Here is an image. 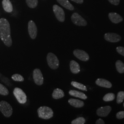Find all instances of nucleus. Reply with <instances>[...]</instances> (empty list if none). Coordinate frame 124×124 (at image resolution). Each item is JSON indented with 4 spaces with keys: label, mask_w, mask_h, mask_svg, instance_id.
Wrapping results in <instances>:
<instances>
[{
    "label": "nucleus",
    "mask_w": 124,
    "mask_h": 124,
    "mask_svg": "<svg viewBox=\"0 0 124 124\" xmlns=\"http://www.w3.org/2000/svg\"><path fill=\"white\" fill-rule=\"evenodd\" d=\"M123 106H124V104H123Z\"/></svg>",
    "instance_id": "72a5a7b5"
},
{
    "label": "nucleus",
    "mask_w": 124,
    "mask_h": 124,
    "mask_svg": "<svg viewBox=\"0 0 124 124\" xmlns=\"http://www.w3.org/2000/svg\"><path fill=\"white\" fill-rule=\"evenodd\" d=\"M96 84L99 86L105 87L107 88H110L112 86L110 82L102 78H98L96 80Z\"/></svg>",
    "instance_id": "4468645a"
},
{
    "label": "nucleus",
    "mask_w": 124,
    "mask_h": 124,
    "mask_svg": "<svg viewBox=\"0 0 124 124\" xmlns=\"http://www.w3.org/2000/svg\"><path fill=\"white\" fill-rule=\"evenodd\" d=\"M26 2L28 6L31 8H36L38 3V0H26Z\"/></svg>",
    "instance_id": "5701e85b"
},
{
    "label": "nucleus",
    "mask_w": 124,
    "mask_h": 124,
    "mask_svg": "<svg viewBox=\"0 0 124 124\" xmlns=\"http://www.w3.org/2000/svg\"><path fill=\"white\" fill-rule=\"evenodd\" d=\"M96 124H104L105 122L103 120L101 119H98L96 122Z\"/></svg>",
    "instance_id": "2f4dec72"
},
{
    "label": "nucleus",
    "mask_w": 124,
    "mask_h": 124,
    "mask_svg": "<svg viewBox=\"0 0 124 124\" xmlns=\"http://www.w3.org/2000/svg\"><path fill=\"white\" fill-rule=\"evenodd\" d=\"M109 2L114 5H118L120 3V0H108Z\"/></svg>",
    "instance_id": "7c9ffc66"
},
{
    "label": "nucleus",
    "mask_w": 124,
    "mask_h": 124,
    "mask_svg": "<svg viewBox=\"0 0 124 124\" xmlns=\"http://www.w3.org/2000/svg\"><path fill=\"white\" fill-rule=\"evenodd\" d=\"M68 102L72 106L75 108H82L84 106V102L78 99L71 98L68 100Z\"/></svg>",
    "instance_id": "dca6fc26"
},
{
    "label": "nucleus",
    "mask_w": 124,
    "mask_h": 124,
    "mask_svg": "<svg viewBox=\"0 0 124 124\" xmlns=\"http://www.w3.org/2000/svg\"><path fill=\"white\" fill-rule=\"evenodd\" d=\"M116 51L120 55L124 56V47L122 46H118L116 48Z\"/></svg>",
    "instance_id": "c85d7f7f"
},
{
    "label": "nucleus",
    "mask_w": 124,
    "mask_h": 124,
    "mask_svg": "<svg viewBox=\"0 0 124 124\" xmlns=\"http://www.w3.org/2000/svg\"><path fill=\"white\" fill-rule=\"evenodd\" d=\"M53 12L58 20L61 22H63L65 20V13L63 10L57 5L53 6Z\"/></svg>",
    "instance_id": "0eeeda50"
},
{
    "label": "nucleus",
    "mask_w": 124,
    "mask_h": 124,
    "mask_svg": "<svg viewBox=\"0 0 124 124\" xmlns=\"http://www.w3.org/2000/svg\"><path fill=\"white\" fill-rule=\"evenodd\" d=\"M71 0L78 4H82L84 1V0Z\"/></svg>",
    "instance_id": "473e14b6"
},
{
    "label": "nucleus",
    "mask_w": 124,
    "mask_h": 124,
    "mask_svg": "<svg viewBox=\"0 0 124 124\" xmlns=\"http://www.w3.org/2000/svg\"><path fill=\"white\" fill-rule=\"evenodd\" d=\"M115 98V95L113 93L106 94L103 98V100L106 102H109L113 101Z\"/></svg>",
    "instance_id": "b1692460"
},
{
    "label": "nucleus",
    "mask_w": 124,
    "mask_h": 124,
    "mask_svg": "<svg viewBox=\"0 0 124 124\" xmlns=\"http://www.w3.org/2000/svg\"><path fill=\"white\" fill-rule=\"evenodd\" d=\"M111 110L112 108L110 106L102 107L98 108L97 110V114L99 116L105 117L108 115Z\"/></svg>",
    "instance_id": "f8f14e48"
},
{
    "label": "nucleus",
    "mask_w": 124,
    "mask_h": 124,
    "mask_svg": "<svg viewBox=\"0 0 124 124\" xmlns=\"http://www.w3.org/2000/svg\"><path fill=\"white\" fill-rule=\"evenodd\" d=\"M124 99V92H120L117 94V103L118 104L121 103L123 101Z\"/></svg>",
    "instance_id": "cd10ccee"
},
{
    "label": "nucleus",
    "mask_w": 124,
    "mask_h": 124,
    "mask_svg": "<svg viewBox=\"0 0 124 124\" xmlns=\"http://www.w3.org/2000/svg\"><path fill=\"white\" fill-rule=\"evenodd\" d=\"M69 93L70 95L76 98H80L84 100L86 99L87 98V97L85 94L84 93L77 91L70 90Z\"/></svg>",
    "instance_id": "a211bd4d"
},
{
    "label": "nucleus",
    "mask_w": 124,
    "mask_h": 124,
    "mask_svg": "<svg viewBox=\"0 0 124 124\" xmlns=\"http://www.w3.org/2000/svg\"><path fill=\"white\" fill-rule=\"evenodd\" d=\"M116 117L118 119H122L124 118V111H120L117 113Z\"/></svg>",
    "instance_id": "c756f323"
},
{
    "label": "nucleus",
    "mask_w": 124,
    "mask_h": 124,
    "mask_svg": "<svg viewBox=\"0 0 124 124\" xmlns=\"http://www.w3.org/2000/svg\"><path fill=\"white\" fill-rule=\"evenodd\" d=\"M9 94V91L4 85L0 83V95L7 96Z\"/></svg>",
    "instance_id": "393cba45"
},
{
    "label": "nucleus",
    "mask_w": 124,
    "mask_h": 124,
    "mask_svg": "<svg viewBox=\"0 0 124 124\" xmlns=\"http://www.w3.org/2000/svg\"><path fill=\"white\" fill-rule=\"evenodd\" d=\"M71 84L73 86L75 87L76 88L79 89L80 90L84 91H87V88L85 85L79 82H77L76 81H72L71 82Z\"/></svg>",
    "instance_id": "4be33fe9"
},
{
    "label": "nucleus",
    "mask_w": 124,
    "mask_h": 124,
    "mask_svg": "<svg viewBox=\"0 0 124 124\" xmlns=\"http://www.w3.org/2000/svg\"><path fill=\"white\" fill-rule=\"evenodd\" d=\"M58 2L65 8L70 11L74 10V6L71 4L68 0H57Z\"/></svg>",
    "instance_id": "6ab92c4d"
},
{
    "label": "nucleus",
    "mask_w": 124,
    "mask_h": 124,
    "mask_svg": "<svg viewBox=\"0 0 124 124\" xmlns=\"http://www.w3.org/2000/svg\"><path fill=\"white\" fill-rule=\"evenodd\" d=\"M70 70L73 74H77L80 71V65L75 60H71L70 64Z\"/></svg>",
    "instance_id": "2eb2a0df"
},
{
    "label": "nucleus",
    "mask_w": 124,
    "mask_h": 124,
    "mask_svg": "<svg viewBox=\"0 0 124 124\" xmlns=\"http://www.w3.org/2000/svg\"><path fill=\"white\" fill-rule=\"evenodd\" d=\"M53 98L55 99H58L64 97L63 91L60 89L57 88L53 91L52 94Z\"/></svg>",
    "instance_id": "aec40b11"
},
{
    "label": "nucleus",
    "mask_w": 124,
    "mask_h": 124,
    "mask_svg": "<svg viewBox=\"0 0 124 124\" xmlns=\"http://www.w3.org/2000/svg\"><path fill=\"white\" fill-rule=\"evenodd\" d=\"M33 77L35 83L38 85H41L43 84L44 79L42 74L39 69H36L33 73Z\"/></svg>",
    "instance_id": "6e6552de"
},
{
    "label": "nucleus",
    "mask_w": 124,
    "mask_h": 124,
    "mask_svg": "<svg viewBox=\"0 0 124 124\" xmlns=\"http://www.w3.org/2000/svg\"><path fill=\"white\" fill-rule=\"evenodd\" d=\"M0 38L7 46L10 47L12 45L10 24L4 18L0 19Z\"/></svg>",
    "instance_id": "f257e3e1"
},
{
    "label": "nucleus",
    "mask_w": 124,
    "mask_h": 124,
    "mask_svg": "<svg viewBox=\"0 0 124 124\" xmlns=\"http://www.w3.org/2000/svg\"><path fill=\"white\" fill-rule=\"evenodd\" d=\"M85 120L83 117H79L73 120L71 122L72 124H84Z\"/></svg>",
    "instance_id": "bb28decb"
},
{
    "label": "nucleus",
    "mask_w": 124,
    "mask_h": 124,
    "mask_svg": "<svg viewBox=\"0 0 124 124\" xmlns=\"http://www.w3.org/2000/svg\"><path fill=\"white\" fill-rule=\"evenodd\" d=\"M108 18L112 22L115 23H118L123 21L122 17L118 13H110L108 14Z\"/></svg>",
    "instance_id": "ddd939ff"
},
{
    "label": "nucleus",
    "mask_w": 124,
    "mask_h": 124,
    "mask_svg": "<svg viewBox=\"0 0 124 124\" xmlns=\"http://www.w3.org/2000/svg\"><path fill=\"white\" fill-rule=\"evenodd\" d=\"M2 4L5 11L8 13H11L13 10V7L10 0H3Z\"/></svg>",
    "instance_id": "f3484780"
},
{
    "label": "nucleus",
    "mask_w": 124,
    "mask_h": 124,
    "mask_svg": "<svg viewBox=\"0 0 124 124\" xmlns=\"http://www.w3.org/2000/svg\"><path fill=\"white\" fill-rule=\"evenodd\" d=\"M71 19L72 22L77 26H85L87 24L86 21L84 18L76 13H75L72 15Z\"/></svg>",
    "instance_id": "423d86ee"
},
{
    "label": "nucleus",
    "mask_w": 124,
    "mask_h": 124,
    "mask_svg": "<svg viewBox=\"0 0 124 124\" xmlns=\"http://www.w3.org/2000/svg\"><path fill=\"white\" fill-rule=\"evenodd\" d=\"M28 32L32 39H35L37 35V28L35 23L32 20L28 23Z\"/></svg>",
    "instance_id": "9d476101"
},
{
    "label": "nucleus",
    "mask_w": 124,
    "mask_h": 124,
    "mask_svg": "<svg viewBox=\"0 0 124 124\" xmlns=\"http://www.w3.org/2000/svg\"><path fill=\"white\" fill-rule=\"evenodd\" d=\"M0 111L6 117L9 118L13 114V108L8 102L1 101L0 102Z\"/></svg>",
    "instance_id": "20e7f679"
},
{
    "label": "nucleus",
    "mask_w": 124,
    "mask_h": 124,
    "mask_svg": "<svg viewBox=\"0 0 124 124\" xmlns=\"http://www.w3.org/2000/svg\"><path fill=\"white\" fill-rule=\"evenodd\" d=\"M12 78L13 80H14L15 81L18 82H23L24 81V78L23 77L22 75L18 74H16L13 75L12 76Z\"/></svg>",
    "instance_id": "a878e982"
},
{
    "label": "nucleus",
    "mask_w": 124,
    "mask_h": 124,
    "mask_svg": "<svg viewBox=\"0 0 124 124\" xmlns=\"http://www.w3.org/2000/svg\"><path fill=\"white\" fill-rule=\"evenodd\" d=\"M117 70L120 74L124 73V63L120 60L117 61L115 63Z\"/></svg>",
    "instance_id": "412c9836"
},
{
    "label": "nucleus",
    "mask_w": 124,
    "mask_h": 124,
    "mask_svg": "<svg viewBox=\"0 0 124 124\" xmlns=\"http://www.w3.org/2000/svg\"><path fill=\"white\" fill-rule=\"evenodd\" d=\"M46 60L49 67L53 70L57 69L59 66V61L57 57L53 53H49L46 57Z\"/></svg>",
    "instance_id": "7ed1b4c3"
},
{
    "label": "nucleus",
    "mask_w": 124,
    "mask_h": 124,
    "mask_svg": "<svg viewBox=\"0 0 124 124\" xmlns=\"http://www.w3.org/2000/svg\"><path fill=\"white\" fill-rule=\"evenodd\" d=\"M38 116L40 118L44 120H48L53 116V109L48 107L41 106L37 110Z\"/></svg>",
    "instance_id": "f03ea898"
},
{
    "label": "nucleus",
    "mask_w": 124,
    "mask_h": 124,
    "mask_svg": "<svg viewBox=\"0 0 124 124\" xmlns=\"http://www.w3.org/2000/svg\"><path fill=\"white\" fill-rule=\"evenodd\" d=\"M13 93L19 103L24 104L26 102V95L21 89L18 87L15 88L13 90Z\"/></svg>",
    "instance_id": "39448f33"
},
{
    "label": "nucleus",
    "mask_w": 124,
    "mask_h": 124,
    "mask_svg": "<svg viewBox=\"0 0 124 124\" xmlns=\"http://www.w3.org/2000/svg\"><path fill=\"white\" fill-rule=\"evenodd\" d=\"M73 54L75 57H76L80 60L86 62L88 61L89 59L88 54L83 50L80 49H75L73 52Z\"/></svg>",
    "instance_id": "1a4fd4ad"
},
{
    "label": "nucleus",
    "mask_w": 124,
    "mask_h": 124,
    "mask_svg": "<svg viewBox=\"0 0 124 124\" xmlns=\"http://www.w3.org/2000/svg\"><path fill=\"white\" fill-rule=\"evenodd\" d=\"M104 39L110 42H117L121 40V37L118 34L113 33H108L104 35Z\"/></svg>",
    "instance_id": "9b49d317"
}]
</instances>
